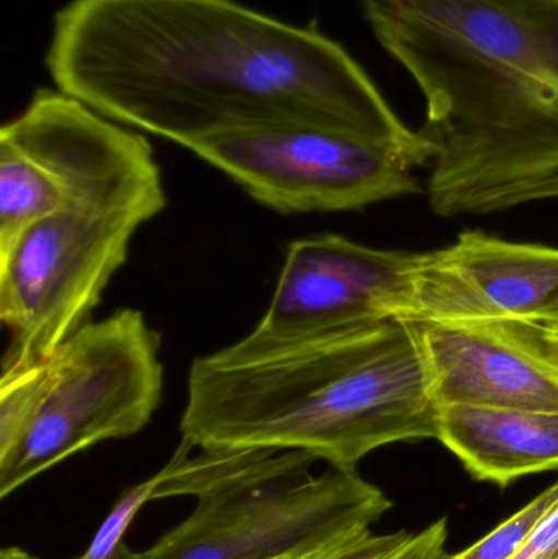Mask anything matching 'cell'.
<instances>
[{
    "label": "cell",
    "mask_w": 558,
    "mask_h": 559,
    "mask_svg": "<svg viewBox=\"0 0 558 559\" xmlns=\"http://www.w3.org/2000/svg\"><path fill=\"white\" fill-rule=\"evenodd\" d=\"M558 502V481L524 506L520 512L498 525L494 532L458 555L444 554L441 559H513L534 525Z\"/></svg>",
    "instance_id": "7c38bea8"
},
{
    "label": "cell",
    "mask_w": 558,
    "mask_h": 559,
    "mask_svg": "<svg viewBox=\"0 0 558 559\" xmlns=\"http://www.w3.org/2000/svg\"><path fill=\"white\" fill-rule=\"evenodd\" d=\"M418 254L340 235L295 239L254 332L295 335L405 319Z\"/></svg>",
    "instance_id": "ba28073f"
},
{
    "label": "cell",
    "mask_w": 558,
    "mask_h": 559,
    "mask_svg": "<svg viewBox=\"0 0 558 559\" xmlns=\"http://www.w3.org/2000/svg\"><path fill=\"white\" fill-rule=\"evenodd\" d=\"M426 102L442 218L558 199V0H360Z\"/></svg>",
    "instance_id": "7a4b0ae2"
},
{
    "label": "cell",
    "mask_w": 558,
    "mask_h": 559,
    "mask_svg": "<svg viewBox=\"0 0 558 559\" xmlns=\"http://www.w3.org/2000/svg\"><path fill=\"white\" fill-rule=\"evenodd\" d=\"M189 151L282 215L353 212L422 192L402 153L331 128L231 131Z\"/></svg>",
    "instance_id": "52a82bcc"
},
{
    "label": "cell",
    "mask_w": 558,
    "mask_h": 559,
    "mask_svg": "<svg viewBox=\"0 0 558 559\" xmlns=\"http://www.w3.org/2000/svg\"><path fill=\"white\" fill-rule=\"evenodd\" d=\"M154 476L128 489L95 534L81 557L74 559H141L124 544V534L144 504L153 501Z\"/></svg>",
    "instance_id": "4fadbf2b"
},
{
    "label": "cell",
    "mask_w": 558,
    "mask_h": 559,
    "mask_svg": "<svg viewBox=\"0 0 558 559\" xmlns=\"http://www.w3.org/2000/svg\"><path fill=\"white\" fill-rule=\"evenodd\" d=\"M558 329V328H557Z\"/></svg>",
    "instance_id": "ac0fdd59"
},
{
    "label": "cell",
    "mask_w": 558,
    "mask_h": 559,
    "mask_svg": "<svg viewBox=\"0 0 558 559\" xmlns=\"http://www.w3.org/2000/svg\"><path fill=\"white\" fill-rule=\"evenodd\" d=\"M182 440L298 450L356 468L373 450L438 437V400L415 322L262 335L195 358Z\"/></svg>",
    "instance_id": "3957f363"
},
{
    "label": "cell",
    "mask_w": 558,
    "mask_h": 559,
    "mask_svg": "<svg viewBox=\"0 0 558 559\" xmlns=\"http://www.w3.org/2000/svg\"><path fill=\"white\" fill-rule=\"evenodd\" d=\"M406 321H526L558 328V248L480 231L418 254Z\"/></svg>",
    "instance_id": "9c48e42d"
},
{
    "label": "cell",
    "mask_w": 558,
    "mask_h": 559,
    "mask_svg": "<svg viewBox=\"0 0 558 559\" xmlns=\"http://www.w3.org/2000/svg\"><path fill=\"white\" fill-rule=\"evenodd\" d=\"M408 532H395V534L376 535L372 532L359 535L354 540L341 545L336 550L323 555L317 559H383L412 538Z\"/></svg>",
    "instance_id": "5bb4252c"
},
{
    "label": "cell",
    "mask_w": 558,
    "mask_h": 559,
    "mask_svg": "<svg viewBox=\"0 0 558 559\" xmlns=\"http://www.w3.org/2000/svg\"><path fill=\"white\" fill-rule=\"evenodd\" d=\"M477 481L507 488L558 469V413L438 404V437Z\"/></svg>",
    "instance_id": "8fae6325"
},
{
    "label": "cell",
    "mask_w": 558,
    "mask_h": 559,
    "mask_svg": "<svg viewBox=\"0 0 558 559\" xmlns=\"http://www.w3.org/2000/svg\"><path fill=\"white\" fill-rule=\"evenodd\" d=\"M167 205L146 138L91 107L72 124L58 209L0 252L3 370L48 358L91 321L141 226Z\"/></svg>",
    "instance_id": "277c9868"
},
{
    "label": "cell",
    "mask_w": 558,
    "mask_h": 559,
    "mask_svg": "<svg viewBox=\"0 0 558 559\" xmlns=\"http://www.w3.org/2000/svg\"><path fill=\"white\" fill-rule=\"evenodd\" d=\"M448 534V521L441 519L419 534H413L405 545L383 559H441L446 554Z\"/></svg>",
    "instance_id": "9a60e30c"
},
{
    "label": "cell",
    "mask_w": 558,
    "mask_h": 559,
    "mask_svg": "<svg viewBox=\"0 0 558 559\" xmlns=\"http://www.w3.org/2000/svg\"><path fill=\"white\" fill-rule=\"evenodd\" d=\"M25 373V429L0 459L5 499L52 466L107 440L143 430L163 400L161 335L123 308L85 322Z\"/></svg>",
    "instance_id": "8992f818"
},
{
    "label": "cell",
    "mask_w": 558,
    "mask_h": 559,
    "mask_svg": "<svg viewBox=\"0 0 558 559\" xmlns=\"http://www.w3.org/2000/svg\"><path fill=\"white\" fill-rule=\"evenodd\" d=\"M438 404L558 413V329L526 321L416 322Z\"/></svg>",
    "instance_id": "30bf717a"
},
{
    "label": "cell",
    "mask_w": 558,
    "mask_h": 559,
    "mask_svg": "<svg viewBox=\"0 0 558 559\" xmlns=\"http://www.w3.org/2000/svg\"><path fill=\"white\" fill-rule=\"evenodd\" d=\"M513 559H558V502L534 525Z\"/></svg>",
    "instance_id": "2e32d148"
},
{
    "label": "cell",
    "mask_w": 558,
    "mask_h": 559,
    "mask_svg": "<svg viewBox=\"0 0 558 559\" xmlns=\"http://www.w3.org/2000/svg\"><path fill=\"white\" fill-rule=\"evenodd\" d=\"M0 559H38L19 547H7L0 551Z\"/></svg>",
    "instance_id": "e0dca14e"
},
{
    "label": "cell",
    "mask_w": 558,
    "mask_h": 559,
    "mask_svg": "<svg viewBox=\"0 0 558 559\" xmlns=\"http://www.w3.org/2000/svg\"><path fill=\"white\" fill-rule=\"evenodd\" d=\"M298 450L254 449L141 559H317L367 534L392 508L356 468L311 475Z\"/></svg>",
    "instance_id": "5b68a950"
},
{
    "label": "cell",
    "mask_w": 558,
    "mask_h": 559,
    "mask_svg": "<svg viewBox=\"0 0 558 559\" xmlns=\"http://www.w3.org/2000/svg\"><path fill=\"white\" fill-rule=\"evenodd\" d=\"M46 68L58 91L187 150L311 124L393 147L413 167L431 163L428 141L344 46L231 0H71L56 13Z\"/></svg>",
    "instance_id": "6da1fadb"
}]
</instances>
